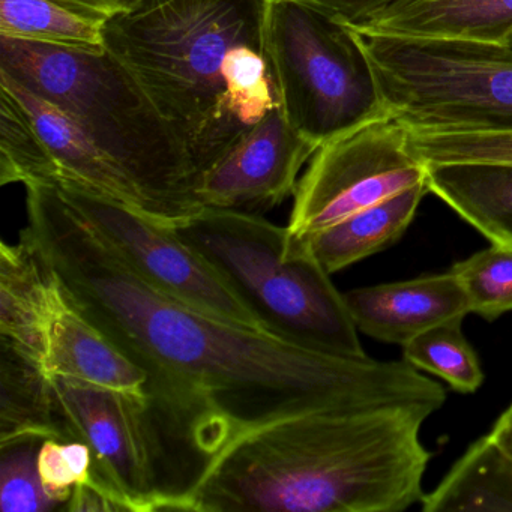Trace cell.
I'll list each match as a JSON object with an SVG mask.
<instances>
[{"mask_svg":"<svg viewBox=\"0 0 512 512\" xmlns=\"http://www.w3.org/2000/svg\"><path fill=\"white\" fill-rule=\"evenodd\" d=\"M26 209V233L68 296L148 371L154 416L205 469L242 434L289 416L445 404V388L406 361L307 349L160 292L53 185H28Z\"/></svg>","mask_w":512,"mask_h":512,"instance_id":"1","label":"cell"},{"mask_svg":"<svg viewBox=\"0 0 512 512\" xmlns=\"http://www.w3.org/2000/svg\"><path fill=\"white\" fill-rule=\"evenodd\" d=\"M413 406L289 416L233 440L188 496L194 512H400L421 503L431 452Z\"/></svg>","mask_w":512,"mask_h":512,"instance_id":"2","label":"cell"},{"mask_svg":"<svg viewBox=\"0 0 512 512\" xmlns=\"http://www.w3.org/2000/svg\"><path fill=\"white\" fill-rule=\"evenodd\" d=\"M268 2L170 0L106 23V49L178 131L197 179L280 106L263 43Z\"/></svg>","mask_w":512,"mask_h":512,"instance_id":"3","label":"cell"},{"mask_svg":"<svg viewBox=\"0 0 512 512\" xmlns=\"http://www.w3.org/2000/svg\"><path fill=\"white\" fill-rule=\"evenodd\" d=\"M0 73L65 113L139 188L158 224L179 227L202 211L178 131L106 47L0 37Z\"/></svg>","mask_w":512,"mask_h":512,"instance_id":"4","label":"cell"},{"mask_svg":"<svg viewBox=\"0 0 512 512\" xmlns=\"http://www.w3.org/2000/svg\"><path fill=\"white\" fill-rule=\"evenodd\" d=\"M269 334L307 349L368 356L344 293L301 238L253 212L205 208L173 227Z\"/></svg>","mask_w":512,"mask_h":512,"instance_id":"5","label":"cell"},{"mask_svg":"<svg viewBox=\"0 0 512 512\" xmlns=\"http://www.w3.org/2000/svg\"><path fill=\"white\" fill-rule=\"evenodd\" d=\"M359 35L389 116L410 133H512L509 44Z\"/></svg>","mask_w":512,"mask_h":512,"instance_id":"6","label":"cell"},{"mask_svg":"<svg viewBox=\"0 0 512 512\" xmlns=\"http://www.w3.org/2000/svg\"><path fill=\"white\" fill-rule=\"evenodd\" d=\"M263 43L284 118L322 146L389 118L361 35L307 0H269Z\"/></svg>","mask_w":512,"mask_h":512,"instance_id":"7","label":"cell"},{"mask_svg":"<svg viewBox=\"0 0 512 512\" xmlns=\"http://www.w3.org/2000/svg\"><path fill=\"white\" fill-rule=\"evenodd\" d=\"M49 380L65 439L91 448L95 481L124 497L131 512L193 511L187 494L169 493L161 481L163 452L151 403L61 377Z\"/></svg>","mask_w":512,"mask_h":512,"instance_id":"8","label":"cell"},{"mask_svg":"<svg viewBox=\"0 0 512 512\" xmlns=\"http://www.w3.org/2000/svg\"><path fill=\"white\" fill-rule=\"evenodd\" d=\"M425 181L410 131L391 116L370 122L317 149L293 194L287 229L308 238Z\"/></svg>","mask_w":512,"mask_h":512,"instance_id":"9","label":"cell"},{"mask_svg":"<svg viewBox=\"0 0 512 512\" xmlns=\"http://www.w3.org/2000/svg\"><path fill=\"white\" fill-rule=\"evenodd\" d=\"M53 187L146 283L209 316L265 331L211 263L182 241L173 227L161 226L77 185Z\"/></svg>","mask_w":512,"mask_h":512,"instance_id":"10","label":"cell"},{"mask_svg":"<svg viewBox=\"0 0 512 512\" xmlns=\"http://www.w3.org/2000/svg\"><path fill=\"white\" fill-rule=\"evenodd\" d=\"M319 146L293 130L280 106L239 139L197 179V202L205 208L262 214L295 194L298 175Z\"/></svg>","mask_w":512,"mask_h":512,"instance_id":"11","label":"cell"},{"mask_svg":"<svg viewBox=\"0 0 512 512\" xmlns=\"http://www.w3.org/2000/svg\"><path fill=\"white\" fill-rule=\"evenodd\" d=\"M358 331L374 340L406 346L443 323L464 320L469 301L452 269L412 280L358 287L344 293Z\"/></svg>","mask_w":512,"mask_h":512,"instance_id":"12","label":"cell"},{"mask_svg":"<svg viewBox=\"0 0 512 512\" xmlns=\"http://www.w3.org/2000/svg\"><path fill=\"white\" fill-rule=\"evenodd\" d=\"M64 287L22 230L17 244H0V346L44 373L50 328Z\"/></svg>","mask_w":512,"mask_h":512,"instance_id":"13","label":"cell"},{"mask_svg":"<svg viewBox=\"0 0 512 512\" xmlns=\"http://www.w3.org/2000/svg\"><path fill=\"white\" fill-rule=\"evenodd\" d=\"M64 287V286H62ZM44 374L152 404L151 377L62 292L50 328Z\"/></svg>","mask_w":512,"mask_h":512,"instance_id":"14","label":"cell"},{"mask_svg":"<svg viewBox=\"0 0 512 512\" xmlns=\"http://www.w3.org/2000/svg\"><path fill=\"white\" fill-rule=\"evenodd\" d=\"M0 85L7 86L31 113L56 166L52 185H77L155 221L151 205L139 188L65 113L2 73Z\"/></svg>","mask_w":512,"mask_h":512,"instance_id":"15","label":"cell"},{"mask_svg":"<svg viewBox=\"0 0 512 512\" xmlns=\"http://www.w3.org/2000/svg\"><path fill=\"white\" fill-rule=\"evenodd\" d=\"M430 193L491 244L512 250V164H425Z\"/></svg>","mask_w":512,"mask_h":512,"instance_id":"16","label":"cell"},{"mask_svg":"<svg viewBox=\"0 0 512 512\" xmlns=\"http://www.w3.org/2000/svg\"><path fill=\"white\" fill-rule=\"evenodd\" d=\"M356 31L506 44L512 37V0H400Z\"/></svg>","mask_w":512,"mask_h":512,"instance_id":"17","label":"cell"},{"mask_svg":"<svg viewBox=\"0 0 512 512\" xmlns=\"http://www.w3.org/2000/svg\"><path fill=\"white\" fill-rule=\"evenodd\" d=\"M428 193V182H422L301 239L325 271L335 274L400 241Z\"/></svg>","mask_w":512,"mask_h":512,"instance_id":"18","label":"cell"},{"mask_svg":"<svg viewBox=\"0 0 512 512\" xmlns=\"http://www.w3.org/2000/svg\"><path fill=\"white\" fill-rule=\"evenodd\" d=\"M424 512H512V454L490 434L455 461L445 478L421 500Z\"/></svg>","mask_w":512,"mask_h":512,"instance_id":"19","label":"cell"},{"mask_svg":"<svg viewBox=\"0 0 512 512\" xmlns=\"http://www.w3.org/2000/svg\"><path fill=\"white\" fill-rule=\"evenodd\" d=\"M28 439L67 442L49 377L0 346V446Z\"/></svg>","mask_w":512,"mask_h":512,"instance_id":"20","label":"cell"},{"mask_svg":"<svg viewBox=\"0 0 512 512\" xmlns=\"http://www.w3.org/2000/svg\"><path fill=\"white\" fill-rule=\"evenodd\" d=\"M104 31L106 23L79 16L53 0H0V37L104 49Z\"/></svg>","mask_w":512,"mask_h":512,"instance_id":"21","label":"cell"},{"mask_svg":"<svg viewBox=\"0 0 512 512\" xmlns=\"http://www.w3.org/2000/svg\"><path fill=\"white\" fill-rule=\"evenodd\" d=\"M56 166L22 101L0 85V184L52 185Z\"/></svg>","mask_w":512,"mask_h":512,"instance_id":"22","label":"cell"},{"mask_svg":"<svg viewBox=\"0 0 512 512\" xmlns=\"http://www.w3.org/2000/svg\"><path fill=\"white\" fill-rule=\"evenodd\" d=\"M403 361L448 383L455 392L473 394L484 383V371L463 334V320L422 332L403 346Z\"/></svg>","mask_w":512,"mask_h":512,"instance_id":"23","label":"cell"},{"mask_svg":"<svg viewBox=\"0 0 512 512\" xmlns=\"http://www.w3.org/2000/svg\"><path fill=\"white\" fill-rule=\"evenodd\" d=\"M466 292L470 313L487 322L512 311V250L491 244L452 266Z\"/></svg>","mask_w":512,"mask_h":512,"instance_id":"24","label":"cell"},{"mask_svg":"<svg viewBox=\"0 0 512 512\" xmlns=\"http://www.w3.org/2000/svg\"><path fill=\"white\" fill-rule=\"evenodd\" d=\"M43 440L28 439L0 446V511L47 512L59 506L47 496L38 473Z\"/></svg>","mask_w":512,"mask_h":512,"instance_id":"25","label":"cell"},{"mask_svg":"<svg viewBox=\"0 0 512 512\" xmlns=\"http://www.w3.org/2000/svg\"><path fill=\"white\" fill-rule=\"evenodd\" d=\"M410 148L424 164H512V133H410Z\"/></svg>","mask_w":512,"mask_h":512,"instance_id":"26","label":"cell"},{"mask_svg":"<svg viewBox=\"0 0 512 512\" xmlns=\"http://www.w3.org/2000/svg\"><path fill=\"white\" fill-rule=\"evenodd\" d=\"M37 464L47 496L59 508H64L74 487L91 478L94 458L85 442L47 439L41 442L38 449Z\"/></svg>","mask_w":512,"mask_h":512,"instance_id":"27","label":"cell"},{"mask_svg":"<svg viewBox=\"0 0 512 512\" xmlns=\"http://www.w3.org/2000/svg\"><path fill=\"white\" fill-rule=\"evenodd\" d=\"M62 509L68 512H131L130 503L124 497L104 487L92 476L74 487L70 500Z\"/></svg>","mask_w":512,"mask_h":512,"instance_id":"28","label":"cell"},{"mask_svg":"<svg viewBox=\"0 0 512 512\" xmlns=\"http://www.w3.org/2000/svg\"><path fill=\"white\" fill-rule=\"evenodd\" d=\"M355 29L364 28L400 0H307Z\"/></svg>","mask_w":512,"mask_h":512,"instance_id":"29","label":"cell"},{"mask_svg":"<svg viewBox=\"0 0 512 512\" xmlns=\"http://www.w3.org/2000/svg\"><path fill=\"white\" fill-rule=\"evenodd\" d=\"M67 10L95 20L107 23L125 14L136 13L139 0H53Z\"/></svg>","mask_w":512,"mask_h":512,"instance_id":"30","label":"cell"},{"mask_svg":"<svg viewBox=\"0 0 512 512\" xmlns=\"http://www.w3.org/2000/svg\"><path fill=\"white\" fill-rule=\"evenodd\" d=\"M491 437L503 446L509 454H512V413L505 410L494 422L491 428Z\"/></svg>","mask_w":512,"mask_h":512,"instance_id":"31","label":"cell"},{"mask_svg":"<svg viewBox=\"0 0 512 512\" xmlns=\"http://www.w3.org/2000/svg\"><path fill=\"white\" fill-rule=\"evenodd\" d=\"M167 2H170V0H139L136 13L154 10V8L161 7V5L167 4Z\"/></svg>","mask_w":512,"mask_h":512,"instance_id":"32","label":"cell"},{"mask_svg":"<svg viewBox=\"0 0 512 512\" xmlns=\"http://www.w3.org/2000/svg\"><path fill=\"white\" fill-rule=\"evenodd\" d=\"M506 44H509V46H511V47H512V37H511V38H509V41H508V43H506Z\"/></svg>","mask_w":512,"mask_h":512,"instance_id":"33","label":"cell"},{"mask_svg":"<svg viewBox=\"0 0 512 512\" xmlns=\"http://www.w3.org/2000/svg\"><path fill=\"white\" fill-rule=\"evenodd\" d=\"M506 410H508V412L512 413V403H511V406H509L508 409H506Z\"/></svg>","mask_w":512,"mask_h":512,"instance_id":"34","label":"cell"}]
</instances>
